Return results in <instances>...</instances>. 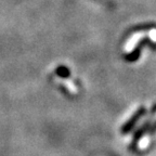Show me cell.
Returning a JSON list of instances; mask_svg holds the SVG:
<instances>
[{
	"mask_svg": "<svg viewBox=\"0 0 156 156\" xmlns=\"http://www.w3.org/2000/svg\"><path fill=\"white\" fill-rule=\"evenodd\" d=\"M139 55H140V49L138 48V49H136L132 53H130L129 55H127L126 60L127 61H129V62H133V61H136V58H139Z\"/></svg>",
	"mask_w": 156,
	"mask_h": 156,
	"instance_id": "cell-3",
	"label": "cell"
},
{
	"mask_svg": "<svg viewBox=\"0 0 156 156\" xmlns=\"http://www.w3.org/2000/svg\"><path fill=\"white\" fill-rule=\"evenodd\" d=\"M145 114V108L144 107H141V108H139V110L136 111V113H134L133 115H132V117L130 118L128 122H126V124L124 125V126L122 127V133H128V132H130L132 130V128H133L134 126H136V124L138 122H139V119L141 118L143 115Z\"/></svg>",
	"mask_w": 156,
	"mask_h": 156,
	"instance_id": "cell-1",
	"label": "cell"
},
{
	"mask_svg": "<svg viewBox=\"0 0 156 156\" xmlns=\"http://www.w3.org/2000/svg\"><path fill=\"white\" fill-rule=\"evenodd\" d=\"M154 128H156V125H155V126H154Z\"/></svg>",
	"mask_w": 156,
	"mask_h": 156,
	"instance_id": "cell-4",
	"label": "cell"
},
{
	"mask_svg": "<svg viewBox=\"0 0 156 156\" xmlns=\"http://www.w3.org/2000/svg\"><path fill=\"white\" fill-rule=\"evenodd\" d=\"M55 74L61 78H67L71 76V71H69L68 67H66V66L61 65V66H58V67H56Z\"/></svg>",
	"mask_w": 156,
	"mask_h": 156,
	"instance_id": "cell-2",
	"label": "cell"
}]
</instances>
